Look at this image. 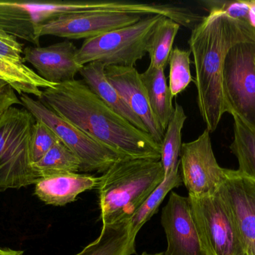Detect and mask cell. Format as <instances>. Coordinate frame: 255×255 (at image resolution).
Listing matches in <instances>:
<instances>
[{
	"label": "cell",
	"mask_w": 255,
	"mask_h": 255,
	"mask_svg": "<svg viewBox=\"0 0 255 255\" xmlns=\"http://www.w3.org/2000/svg\"><path fill=\"white\" fill-rule=\"evenodd\" d=\"M40 100L121 157L160 160L161 145L109 107L83 80L74 79L43 89Z\"/></svg>",
	"instance_id": "1"
},
{
	"label": "cell",
	"mask_w": 255,
	"mask_h": 255,
	"mask_svg": "<svg viewBox=\"0 0 255 255\" xmlns=\"http://www.w3.org/2000/svg\"><path fill=\"white\" fill-rule=\"evenodd\" d=\"M208 11L192 29L188 43L196 70L194 82L199 112L207 130L213 133L227 112L223 78L228 52L238 43H255V29L220 9Z\"/></svg>",
	"instance_id": "2"
},
{
	"label": "cell",
	"mask_w": 255,
	"mask_h": 255,
	"mask_svg": "<svg viewBox=\"0 0 255 255\" xmlns=\"http://www.w3.org/2000/svg\"><path fill=\"white\" fill-rule=\"evenodd\" d=\"M164 179L160 160L124 157L100 178L98 189L103 226L130 221Z\"/></svg>",
	"instance_id": "3"
},
{
	"label": "cell",
	"mask_w": 255,
	"mask_h": 255,
	"mask_svg": "<svg viewBox=\"0 0 255 255\" xmlns=\"http://www.w3.org/2000/svg\"><path fill=\"white\" fill-rule=\"evenodd\" d=\"M36 120L26 109L12 106L0 120V192L36 184L29 140Z\"/></svg>",
	"instance_id": "4"
},
{
	"label": "cell",
	"mask_w": 255,
	"mask_h": 255,
	"mask_svg": "<svg viewBox=\"0 0 255 255\" xmlns=\"http://www.w3.org/2000/svg\"><path fill=\"white\" fill-rule=\"evenodd\" d=\"M162 16H145L133 25L85 40L78 49L76 61L83 66L100 62L106 67H134L146 55L150 35Z\"/></svg>",
	"instance_id": "5"
},
{
	"label": "cell",
	"mask_w": 255,
	"mask_h": 255,
	"mask_svg": "<svg viewBox=\"0 0 255 255\" xmlns=\"http://www.w3.org/2000/svg\"><path fill=\"white\" fill-rule=\"evenodd\" d=\"M188 198L206 255H245L238 226L220 191L211 196Z\"/></svg>",
	"instance_id": "6"
},
{
	"label": "cell",
	"mask_w": 255,
	"mask_h": 255,
	"mask_svg": "<svg viewBox=\"0 0 255 255\" xmlns=\"http://www.w3.org/2000/svg\"><path fill=\"white\" fill-rule=\"evenodd\" d=\"M223 88L228 113L255 132V43H238L229 51Z\"/></svg>",
	"instance_id": "7"
},
{
	"label": "cell",
	"mask_w": 255,
	"mask_h": 255,
	"mask_svg": "<svg viewBox=\"0 0 255 255\" xmlns=\"http://www.w3.org/2000/svg\"><path fill=\"white\" fill-rule=\"evenodd\" d=\"M22 106L35 118L46 124L55 133L82 163V172L105 173L121 156L95 142L76 126L55 113L41 100L28 94H21Z\"/></svg>",
	"instance_id": "8"
},
{
	"label": "cell",
	"mask_w": 255,
	"mask_h": 255,
	"mask_svg": "<svg viewBox=\"0 0 255 255\" xmlns=\"http://www.w3.org/2000/svg\"><path fill=\"white\" fill-rule=\"evenodd\" d=\"M210 133L206 129L197 139L182 144L181 175L188 196L203 197L216 194L226 181V169L217 163Z\"/></svg>",
	"instance_id": "9"
},
{
	"label": "cell",
	"mask_w": 255,
	"mask_h": 255,
	"mask_svg": "<svg viewBox=\"0 0 255 255\" xmlns=\"http://www.w3.org/2000/svg\"><path fill=\"white\" fill-rule=\"evenodd\" d=\"M142 15L115 11H88L61 15L49 19L36 28L37 38L45 35L67 40L94 38L102 34L139 22Z\"/></svg>",
	"instance_id": "10"
},
{
	"label": "cell",
	"mask_w": 255,
	"mask_h": 255,
	"mask_svg": "<svg viewBox=\"0 0 255 255\" xmlns=\"http://www.w3.org/2000/svg\"><path fill=\"white\" fill-rule=\"evenodd\" d=\"M161 225L167 240L164 255H207L193 220L188 196L171 193L162 211Z\"/></svg>",
	"instance_id": "11"
},
{
	"label": "cell",
	"mask_w": 255,
	"mask_h": 255,
	"mask_svg": "<svg viewBox=\"0 0 255 255\" xmlns=\"http://www.w3.org/2000/svg\"><path fill=\"white\" fill-rule=\"evenodd\" d=\"M238 226L245 255H255V184L238 170L226 169L220 190Z\"/></svg>",
	"instance_id": "12"
},
{
	"label": "cell",
	"mask_w": 255,
	"mask_h": 255,
	"mask_svg": "<svg viewBox=\"0 0 255 255\" xmlns=\"http://www.w3.org/2000/svg\"><path fill=\"white\" fill-rule=\"evenodd\" d=\"M78 49L69 40L47 46H28L23 49L24 62L31 64L45 80L57 85L74 80L84 67L76 61Z\"/></svg>",
	"instance_id": "13"
},
{
	"label": "cell",
	"mask_w": 255,
	"mask_h": 255,
	"mask_svg": "<svg viewBox=\"0 0 255 255\" xmlns=\"http://www.w3.org/2000/svg\"><path fill=\"white\" fill-rule=\"evenodd\" d=\"M106 75L129 107L145 124L151 137L162 145L165 132L151 111L139 72L134 67L109 66L106 67Z\"/></svg>",
	"instance_id": "14"
},
{
	"label": "cell",
	"mask_w": 255,
	"mask_h": 255,
	"mask_svg": "<svg viewBox=\"0 0 255 255\" xmlns=\"http://www.w3.org/2000/svg\"><path fill=\"white\" fill-rule=\"evenodd\" d=\"M100 178L84 174L67 173L41 178L34 193L41 202L52 206H65L85 191L97 188Z\"/></svg>",
	"instance_id": "15"
},
{
	"label": "cell",
	"mask_w": 255,
	"mask_h": 255,
	"mask_svg": "<svg viewBox=\"0 0 255 255\" xmlns=\"http://www.w3.org/2000/svg\"><path fill=\"white\" fill-rule=\"evenodd\" d=\"M85 83L106 105L142 132L148 133L145 124L126 103L116 88L108 80L106 66L100 62L86 64L79 72ZM149 134V133H148Z\"/></svg>",
	"instance_id": "16"
},
{
	"label": "cell",
	"mask_w": 255,
	"mask_h": 255,
	"mask_svg": "<svg viewBox=\"0 0 255 255\" xmlns=\"http://www.w3.org/2000/svg\"><path fill=\"white\" fill-rule=\"evenodd\" d=\"M0 80L5 82L20 95L31 94L37 97L38 100L43 95L41 88H54L56 85L39 76L37 72L25 65L24 61L1 55H0Z\"/></svg>",
	"instance_id": "17"
},
{
	"label": "cell",
	"mask_w": 255,
	"mask_h": 255,
	"mask_svg": "<svg viewBox=\"0 0 255 255\" xmlns=\"http://www.w3.org/2000/svg\"><path fill=\"white\" fill-rule=\"evenodd\" d=\"M139 76L146 91L151 111L165 132L175 107L172 104V97L166 82L164 69L149 64L143 73H139Z\"/></svg>",
	"instance_id": "18"
},
{
	"label": "cell",
	"mask_w": 255,
	"mask_h": 255,
	"mask_svg": "<svg viewBox=\"0 0 255 255\" xmlns=\"http://www.w3.org/2000/svg\"><path fill=\"white\" fill-rule=\"evenodd\" d=\"M36 28L32 2L0 1V30L39 46Z\"/></svg>",
	"instance_id": "19"
},
{
	"label": "cell",
	"mask_w": 255,
	"mask_h": 255,
	"mask_svg": "<svg viewBox=\"0 0 255 255\" xmlns=\"http://www.w3.org/2000/svg\"><path fill=\"white\" fill-rule=\"evenodd\" d=\"M136 237L130 234L129 222L103 226L100 237L76 255H131L136 254Z\"/></svg>",
	"instance_id": "20"
},
{
	"label": "cell",
	"mask_w": 255,
	"mask_h": 255,
	"mask_svg": "<svg viewBox=\"0 0 255 255\" xmlns=\"http://www.w3.org/2000/svg\"><path fill=\"white\" fill-rule=\"evenodd\" d=\"M181 25L170 18L162 16L150 35L147 44V54L150 65L165 69L169 63V55Z\"/></svg>",
	"instance_id": "21"
},
{
	"label": "cell",
	"mask_w": 255,
	"mask_h": 255,
	"mask_svg": "<svg viewBox=\"0 0 255 255\" xmlns=\"http://www.w3.org/2000/svg\"><path fill=\"white\" fill-rule=\"evenodd\" d=\"M187 118L182 106L175 103V109L166 127L161 145L160 162L164 172V178L177 166H180L182 129Z\"/></svg>",
	"instance_id": "22"
},
{
	"label": "cell",
	"mask_w": 255,
	"mask_h": 255,
	"mask_svg": "<svg viewBox=\"0 0 255 255\" xmlns=\"http://www.w3.org/2000/svg\"><path fill=\"white\" fill-rule=\"evenodd\" d=\"M179 167L180 166H177L163 179L161 184L151 193L142 206L130 219L129 221V228L130 234L133 236L136 237L141 228L157 212L159 207L164 200L166 195L172 191V189L178 188L182 185L183 181Z\"/></svg>",
	"instance_id": "23"
},
{
	"label": "cell",
	"mask_w": 255,
	"mask_h": 255,
	"mask_svg": "<svg viewBox=\"0 0 255 255\" xmlns=\"http://www.w3.org/2000/svg\"><path fill=\"white\" fill-rule=\"evenodd\" d=\"M33 167L41 179L53 175L77 173L82 170V163L76 154L60 141L41 160L34 163Z\"/></svg>",
	"instance_id": "24"
},
{
	"label": "cell",
	"mask_w": 255,
	"mask_h": 255,
	"mask_svg": "<svg viewBox=\"0 0 255 255\" xmlns=\"http://www.w3.org/2000/svg\"><path fill=\"white\" fill-rule=\"evenodd\" d=\"M233 118L234 140L231 144V151L238 159V170L255 184V132L238 117Z\"/></svg>",
	"instance_id": "25"
},
{
	"label": "cell",
	"mask_w": 255,
	"mask_h": 255,
	"mask_svg": "<svg viewBox=\"0 0 255 255\" xmlns=\"http://www.w3.org/2000/svg\"><path fill=\"white\" fill-rule=\"evenodd\" d=\"M191 52L178 47L172 49L169 58V85L172 98L184 91L194 82L190 71Z\"/></svg>",
	"instance_id": "26"
},
{
	"label": "cell",
	"mask_w": 255,
	"mask_h": 255,
	"mask_svg": "<svg viewBox=\"0 0 255 255\" xmlns=\"http://www.w3.org/2000/svg\"><path fill=\"white\" fill-rule=\"evenodd\" d=\"M60 139L46 124L36 121L29 140V154L32 165L41 160Z\"/></svg>",
	"instance_id": "27"
},
{
	"label": "cell",
	"mask_w": 255,
	"mask_h": 255,
	"mask_svg": "<svg viewBox=\"0 0 255 255\" xmlns=\"http://www.w3.org/2000/svg\"><path fill=\"white\" fill-rule=\"evenodd\" d=\"M23 46L22 43L18 41L17 37L0 30V55L24 61Z\"/></svg>",
	"instance_id": "28"
},
{
	"label": "cell",
	"mask_w": 255,
	"mask_h": 255,
	"mask_svg": "<svg viewBox=\"0 0 255 255\" xmlns=\"http://www.w3.org/2000/svg\"><path fill=\"white\" fill-rule=\"evenodd\" d=\"M14 105L22 106L20 99L16 96L14 90L9 87L7 91L0 95V120L6 112Z\"/></svg>",
	"instance_id": "29"
},
{
	"label": "cell",
	"mask_w": 255,
	"mask_h": 255,
	"mask_svg": "<svg viewBox=\"0 0 255 255\" xmlns=\"http://www.w3.org/2000/svg\"><path fill=\"white\" fill-rule=\"evenodd\" d=\"M0 255H23V252L16 251L10 249H0Z\"/></svg>",
	"instance_id": "30"
},
{
	"label": "cell",
	"mask_w": 255,
	"mask_h": 255,
	"mask_svg": "<svg viewBox=\"0 0 255 255\" xmlns=\"http://www.w3.org/2000/svg\"><path fill=\"white\" fill-rule=\"evenodd\" d=\"M9 85L7 84H6L5 82H3V81L0 80V95L4 91H7V88H9Z\"/></svg>",
	"instance_id": "31"
},
{
	"label": "cell",
	"mask_w": 255,
	"mask_h": 255,
	"mask_svg": "<svg viewBox=\"0 0 255 255\" xmlns=\"http://www.w3.org/2000/svg\"><path fill=\"white\" fill-rule=\"evenodd\" d=\"M141 255H163L162 253H157V254H148L147 253H143Z\"/></svg>",
	"instance_id": "32"
},
{
	"label": "cell",
	"mask_w": 255,
	"mask_h": 255,
	"mask_svg": "<svg viewBox=\"0 0 255 255\" xmlns=\"http://www.w3.org/2000/svg\"><path fill=\"white\" fill-rule=\"evenodd\" d=\"M252 4L255 7V1H251Z\"/></svg>",
	"instance_id": "33"
}]
</instances>
